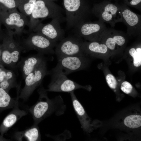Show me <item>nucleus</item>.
<instances>
[{
    "label": "nucleus",
    "instance_id": "f257e3e1",
    "mask_svg": "<svg viewBox=\"0 0 141 141\" xmlns=\"http://www.w3.org/2000/svg\"><path fill=\"white\" fill-rule=\"evenodd\" d=\"M38 100L28 109L34 120V124H38L43 120L53 114L57 116L63 114L66 109L63 98L59 95L49 99L47 92L43 87L38 90Z\"/></svg>",
    "mask_w": 141,
    "mask_h": 141
},
{
    "label": "nucleus",
    "instance_id": "f03ea898",
    "mask_svg": "<svg viewBox=\"0 0 141 141\" xmlns=\"http://www.w3.org/2000/svg\"><path fill=\"white\" fill-rule=\"evenodd\" d=\"M64 12L48 0H36L27 26L29 32H32L41 23L40 20L41 19H56L61 23L64 22L66 20Z\"/></svg>",
    "mask_w": 141,
    "mask_h": 141
},
{
    "label": "nucleus",
    "instance_id": "7ed1b4c3",
    "mask_svg": "<svg viewBox=\"0 0 141 141\" xmlns=\"http://www.w3.org/2000/svg\"><path fill=\"white\" fill-rule=\"evenodd\" d=\"M67 28H74L85 22L92 13L82 0H64Z\"/></svg>",
    "mask_w": 141,
    "mask_h": 141
},
{
    "label": "nucleus",
    "instance_id": "20e7f679",
    "mask_svg": "<svg viewBox=\"0 0 141 141\" xmlns=\"http://www.w3.org/2000/svg\"><path fill=\"white\" fill-rule=\"evenodd\" d=\"M1 35L3 39L1 45V60L6 65L12 70L17 69L16 65L20 57L23 49L20 41L14 38L13 36L7 32L6 34Z\"/></svg>",
    "mask_w": 141,
    "mask_h": 141
},
{
    "label": "nucleus",
    "instance_id": "39448f33",
    "mask_svg": "<svg viewBox=\"0 0 141 141\" xmlns=\"http://www.w3.org/2000/svg\"><path fill=\"white\" fill-rule=\"evenodd\" d=\"M91 13L103 22L114 27L118 22H122L120 4L114 3L108 0L95 4Z\"/></svg>",
    "mask_w": 141,
    "mask_h": 141
},
{
    "label": "nucleus",
    "instance_id": "423d86ee",
    "mask_svg": "<svg viewBox=\"0 0 141 141\" xmlns=\"http://www.w3.org/2000/svg\"><path fill=\"white\" fill-rule=\"evenodd\" d=\"M23 52L34 50L44 55L55 53L54 48L57 42L37 33L30 32L27 38L20 41Z\"/></svg>",
    "mask_w": 141,
    "mask_h": 141
},
{
    "label": "nucleus",
    "instance_id": "0eeeda50",
    "mask_svg": "<svg viewBox=\"0 0 141 141\" xmlns=\"http://www.w3.org/2000/svg\"><path fill=\"white\" fill-rule=\"evenodd\" d=\"M0 21L6 28L7 32L13 35H20L29 22L27 17L16 9L8 11L0 10Z\"/></svg>",
    "mask_w": 141,
    "mask_h": 141
},
{
    "label": "nucleus",
    "instance_id": "6e6552de",
    "mask_svg": "<svg viewBox=\"0 0 141 141\" xmlns=\"http://www.w3.org/2000/svg\"><path fill=\"white\" fill-rule=\"evenodd\" d=\"M47 72L45 60L26 77L25 79V86L17 97L24 101L27 100L34 90L41 84Z\"/></svg>",
    "mask_w": 141,
    "mask_h": 141
},
{
    "label": "nucleus",
    "instance_id": "1a4fd4ad",
    "mask_svg": "<svg viewBox=\"0 0 141 141\" xmlns=\"http://www.w3.org/2000/svg\"><path fill=\"white\" fill-rule=\"evenodd\" d=\"M51 76V82L48 85V89H45L47 92H64L69 93L80 88L90 91V86H83L69 79L67 76L58 73L47 72V75Z\"/></svg>",
    "mask_w": 141,
    "mask_h": 141
},
{
    "label": "nucleus",
    "instance_id": "9d476101",
    "mask_svg": "<svg viewBox=\"0 0 141 141\" xmlns=\"http://www.w3.org/2000/svg\"><path fill=\"white\" fill-rule=\"evenodd\" d=\"M81 38L74 34L64 38L57 43L55 53L58 58L65 56L82 55L83 51Z\"/></svg>",
    "mask_w": 141,
    "mask_h": 141
},
{
    "label": "nucleus",
    "instance_id": "9b49d317",
    "mask_svg": "<svg viewBox=\"0 0 141 141\" xmlns=\"http://www.w3.org/2000/svg\"><path fill=\"white\" fill-rule=\"evenodd\" d=\"M107 28L104 23L99 19L93 22H85L74 28V35L90 41L101 38Z\"/></svg>",
    "mask_w": 141,
    "mask_h": 141
},
{
    "label": "nucleus",
    "instance_id": "f8f14e48",
    "mask_svg": "<svg viewBox=\"0 0 141 141\" xmlns=\"http://www.w3.org/2000/svg\"><path fill=\"white\" fill-rule=\"evenodd\" d=\"M58 59V62L56 66L48 72L60 73L67 76L71 73L79 70L83 65L82 55L65 56Z\"/></svg>",
    "mask_w": 141,
    "mask_h": 141
},
{
    "label": "nucleus",
    "instance_id": "ddd939ff",
    "mask_svg": "<svg viewBox=\"0 0 141 141\" xmlns=\"http://www.w3.org/2000/svg\"><path fill=\"white\" fill-rule=\"evenodd\" d=\"M60 21L56 19L49 22L39 24L31 32L39 33L58 43L64 38V32L61 28Z\"/></svg>",
    "mask_w": 141,
    "mask_h": 141
},
{
    "label": "nucleus",
    "instance_id": "4468645a",
    "mask_svg": "<svg viewBox=\"0 0 141 141\" xmlns=\"http://www.w3.org/2000/svg\"><path fill=\"white\" fill-rule=\"evenodd\" d=\"M122 22L127 28L128 35H140L141 33V16L132 11L124 4L120 5Z\"/></svg>",
    "mask_w": 141,
    "mask_h": 141
},
{
    "label": "nucleus",
    "instance_id": "2eb2a0df",
    "mask_svg": "<svg viewBox=\"0 0 141 141\" xmlns=\"http://www.w3.org/2000/svg\"><path fill=\"white\" fill-rule=\"evenodd\" d=\"M45 60L43 55L38 53L36 55L22 58L17 64V68L21 71L22 77L25 79L27 76Z\"/></svg>",
    "mask_w": 141,
    "mask_h": 141
},
{
    "label": "nucleus",
    "instance_id": "dca6fc26",
    "mask_svg": "<svg viewBox=\"0 0 141 141\" xmlns=\"http://www.w3.org/2000/svg\"><path fill=\"white\" fill-rule=\"evenodd\" d=\"M126 35L122 31L112 29H108L102 34L101 38L104 40L108 48L115 50L117 46L121 47L125 43Z\"/></svg>",
    "mask_w": 141,
    "mask_h": 141
},
{
    "label": "nucleus",
    "instance_id": "f3484780",
    "mask_svg": "<svg viewBox=\"0 0 141 141\" xmlns=\"http://www.w3.org/2000/svg\"><path fill=\"white\" fill-rule=\"evenodd\" d=\"M70 93L74 111L80 123L81 128L87 133H90L93 130L91 120L83 107L77 99L74 91Z\"/></svg>",
    "mask_w": 141,
    "mask_h": 141
},
{
    "label": "nucleus",
    "instance_id": "a211bd4d",
    "mask_svg": "<svg viewBox=\"0 0 141 141\" xmlns=\"http://www.w3.org/2000/svg\"><path fill=\"white\" fill-rule=\"evenodd\" d=\"M27 114L26 111L19 108V104L14 107L5 118L0 126V133L1 134L3 135L18 120Z\"/></svg>",
    "mask_w": 141,
    "mask_h": 141
},
{
    "label": "nucleus",
    "instance_id": "6ab92c4d",
    "mask_svg": "<svg viewBox=\"0 0 141 141\" xmlns=\"http://www.w3.org/2000/svg\"><path fill=\"white\" fill-rule=\"evenodd\" d=\"M13 137L17 141L25 140L28 141H37L41 140V136L39 127L38 125L34 124L24 131L16 132L14 135Z\"/></svg>",
    "mask_w": 141,
    "mask_h": 141
},
{
    "label": "nucleus",
    "instance_id": "aec40b11",
    "mask_svg": "<svg viewBox=\"0 0 141 141\" xmlns=\"http://www.w3.org/2000/svg\"><path fill=\"white\" fill-rule=\"evenodd\" d=\"M18 98L15 99L11 97L8 92L0 87V111L13 109L19 104Z\"/></svg>",
    "mask_w": 141,
    "mask_h": 141
},
{
    "label": "nucleus",
    "instance_id": "412c9836",
    "mask_svg": "<svg viewBox=\"0 0 141 141\" xmlns=\"http://www.w3.org/2000/svg\"><path fill=\"white\" fill-rule=\"evenodd\" d=\"M83 50L84 51L93 53L105 54L108 48L104 44H100L97 41H90L89 42H83Z\"/></svg>",
    "mask_w": 141,
    "mask_h": 141
},
{
    "label": "nucleus",
    "instance_id": "4be33fe9",
    "mask_svg": "<svg viewBox=\"0 0 141 141\" xmlns=\"http://www.w3.org/2000/svg\"><path fill=\"white\" fill-rule=\"evenodd\" d=\"M19 86L17 83L16 76L13 71L7 70L5 79L0 83V87L8 92L11 89L16 87L17 89Z\"/></svg>",
    "mask_w": 141,
    "mask_h": 141
},
{
    "label": "nucleus",
    "instance_id": "5701e85b",
    "mask_svg": "<svg viewBox=\"0 0 141 141\" xmlns=\"http://www.w3.org/2000/svg\"><path fill=\"white\" fill-rule=\"evenodd\" d=\"M20 12L30 17L36 0H17Z\"/></svg>",
    "mask_w": 141,
    "mask_h": 141
},
{
    "label": "nucleus",
    "instance_id": "b1692460",
    "mask_svg": "<svg viewBox=\"0 0 141 141\" xmlns=\"http://www.w3.org/2000/svg\"><path fill=\"white\" fill-rule=\"evenodd\" d=\"M124 125L129 128L135 129L141 126V116L137 114L128 115L124 119Z\"/></svg>",
    "mask_w": 141,
    "mask_h": 141
},
{
    "label": "nucleus",
    "instance_id": "393cba45",
    "mask_svg": "<svg viewBox=\"0 0 141 141\" xmlns=\"http://www.w3.org/2000/svg\"><path fill=\"white\" fill-rule=\"evenodd\" d=\"M17 0H0V10L8 11L16 9L18 7Z\"/></svg>",
    "mask_w": 141,
    "mask_h": 141
},
{
    "label": "nucleus",
    "instance_id": "a878e982",
    "mask_svg": "<svg viewBox=\"0 0 141 141\" xmlns=\"http://www.w3.org/2000/svg\"><path fill=\"white\" fill-rule=\"evenodd\" d=\"M130 54L133 57V64L136 67L141 65V48L138 47L136 48H132L129 51Z\"/></svg>",
    "mask_w": 141,
    "mask_h": 141
},
{
    "label": "nucleus",
    "instance_id": "bb28decb",
    "mask_svg": "<svg viewBox=\"0 0 141 141\" xmlns=\"http://www.w3.org/2000/svg\"><path fill=\"white\" fill-rule=\"evenodd\" d=\"M125 4L141 11V0H124Z\"/></svg>",
    "mask_w": 141,
    "mask_h": 141
},
{
    "label": "nucleus",
    "instance_id": "cd10ccee",
    "mask_svg": "<svg viewBox=\"0 0 141 141\" xmlns=\"http://www.w3.org/2000/svg\"><path fill=\"white\" fill-rule=\"evenodd\" d=\"M107 82L111 89H115L117 86V82L115 77L112 74H109L106 77Z\"/></svg>",
    "mask_w": 141,
    "mask_h": 141
},
{
    "label": "nucleus",
    "instance_id": "c85d7f7f",
    "mask_svg": "<svg viewBox=\"0 0 141 141\" xmlns=\"http://www.w3.org/2000/svg\"><path fill=\"white\" fill-rule=\"evenodd\" d=\"M120 88L123 92L128 94L131 92L133 87L130 83L127 81H125L122 83Z\"/></svg>",
    "mask_w": 141,
    "mask_h": 141
},
{
    "label": "nucleus",
    "instance_id": "c756f323",
    "mask_svg": "<svg viewBox=\"0 0 141 141\" xmlns=\"http://www.w3.org/2000/svg\"><path fill=\"white\" fill-rule=\"evenodd\" d=\"M6 72L3 70L0 72V83L3 81L6 75Z\"/></svg>",
    "mask_w": 141,
    "mask_h": 141
},
{
    "label": "nucleus",
    "instance_id": "7c9ffc66",
    "mask_svg": "<svg viewBox=\"0 0 141 141\" xmlns=\"http://www.w3.org/2000/svg\"><path fill=\"white\" fill-rule=\"evenodd\" d=\"M2 23L0 21V36L1 35L2 33V32L1 29V25Z\"/></svg>",
    "mask_w": 141,
    "mask_h": 141
},
{
    "label": "nucleus",
    "instance_id": "2f4dec72",
    "mask_svg": "<svg viewBox=\"0 0 141 141\" xmlns=\"http://www.w3.org/2000/svg\"><path fill=\"white\" fill-rule=\"evenodd\" d=\"M1 54H2V46L1 45H0V61L1 57Z\"/></svg>",
    "mask_w": 141,
    "mask_h": 141
},
{
    "label": "nucleus",
    "instance_id": "473e14b6",
    "mask_svg": "<svg viewBox=\"0 0 141 141\" xmlns=\"http://www.w3.org/2000/svg\"><path fill=\"white\" fill-rule=\"evenodd\" d=\"M1 71V69L0 68V72Z\"/></svg>",
    "mask_w": 141,
    "mask_h": 141
},
{
    "label": "nucleus",
    "instance_id": "72a5a7b5",
    "mask_svg": "<svg viewBox=\"0 0 141 141\" xmlns=\"http://www.w3.org/2000/svg\"><path fill=\"white\" fill-rule=\"evenodd\" d=\"M108 0V1H110L112 0Z\"/></svg>",
    "mask_w": 141,
    "mask_h": 141
}]
</instances>
